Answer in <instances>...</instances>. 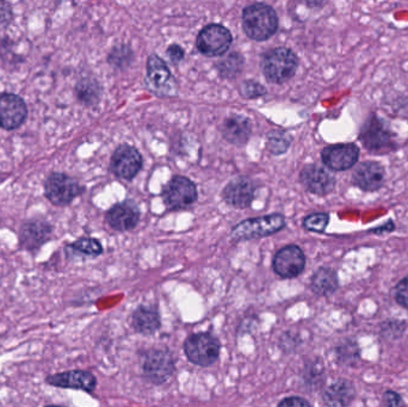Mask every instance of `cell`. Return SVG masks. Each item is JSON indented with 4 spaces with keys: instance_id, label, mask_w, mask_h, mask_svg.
<instances>
[{
    "instance_id": "cell-9",
    "label": "cell",
    "mask_w": 408,
    "mask_h": 407,
    "mask_svg": "<svg viewBox=\"0 0 408 407\" xmlns=\"http://www.w3.org/2000/svg\"><path fill=\"white\" fill-rule=\"evenodd\" d=\"M233 42L230 30L221 24H209L200 30L196 40V47L205 56H223Z\"/></svg>"
},
{
    "instance_id": "cell-18",
    "label": "cell",
    "mask_w": 408,
    "mask_h": 407,
    "mask_svg": "<svg viewBox=\"0 0 408 407\" xmlns=\"http://www.w3.org/2000/svg\"><path fill=\"white\" fill-rule=\"evenodd\" d=\"M45 382L60 388L79 389L85 392H92L97 386L96 378L86 370H70L60 374L50 375L45 379Z\"/></svg>"
},
{
    "instance_id": "cell-30",
    "label": "cell",
    "mask_w": 408,
    "mask_h": 407,
    "mask_svg": "<svg viewBox=\"0 0 408 407\" xmlns=\"http://www.w3.org/2000/svg\"><path fill=\"white\" fill-rule=\"evenodd\" d=\"M328 222H330V215L327 213H313L304 218V227L311 232L323 233L326 230Z\"/></svg>"
},
{
    "instance_id": "cell-4",
    "label": "cell",
    "mask_w": 408,
    "mask_h": 407,
    "mask_svg": "<svg viewBox=\"0 0 408 407\" xmlns=\"http://www.w3.org/2000/svg\"><path fill=\"white\" fill-rule=\"evenodd\" d=\"M284 226H286V218L281 214L247 218L234 227L232 238L234 240H249L257 238L269 237L279 232Z\"/></svg>"
},
{
    "instance_id": "cell-27",
    "label": "cell",
    "mask_w": 408,
    "mask_h": 407,
    "mask_svg": "<svg viewBox=\"0 0 408 407\" xmlns=\"http://www.w3.org/2000/svg\"><path fill=\"white\" fill-rule=\"evenodd\" d=\"M70 248L73 251L79 252L82 255H91V257H97V255H102V252H103L102 244L93 238H80L79 240L75 241Z\"/></svg>"
},
{
    "instance_id": "cell-37",
    "label": "cell",
    "mask_w": 408,
    "mask_h": 407,
    "mask_svg": "<svg viewBox=\"0 0 408 407\" xmlns=\"http://www.w3.org/2000/svg\"><path fill=\"white\" fill-rule=\"evenodd\" d=\"M45 407H59V406H55V405H49V406H45Z\"/></svg>"
},
{
    "instance_id": "cell-12",
    "label": "cell",
    "mask_w": 408,
    "mask_h": 407,
    "mask_svg": "<svg viewBox=\"0 0 408 407\" xmlns=\"http://www.w3.org/2000/svg\"><path fill=\"white\" fill-rule=\"evenodd\" d=\"M360 159V148L355 144H331L323 148L321 160L332 171H346Z\"/></svg>"
},
{
    "instance_id": "cell-11",
    "label": "cell",
    "mask_w": 408,
    "mask_h": 407,
    "mask_svg": "<svg viewBox=\"0 0 408 407\" xmlns=\"http://www.w3.org/2000/svg\"><path fill=\"white\" fill-rule=\"evenodd\" d=\"M141 154L136 148L130 144H123L116 148L110 162V170L116 177L130 181L142 169Z\"/></svg>"
},
{
    "instance_id": "cell-20",
    "label": "cell",
    "mask_w": 408,
    "mask_h": 407,
    "mask_svg": "<svg viewBox=\"0 0 408 407\" xmlns=\"http://www.w3.org/2000/svg\"><path fill=\"white\" fill-rule=\"evenodd\" d=\"M140 220V211L131 201L117 204L107 213L109 226L119 232L133 230Z\"/></svg>"
},
{
    "instance_id": "cell-25",
    "label": "cell",
    "mask_w": 408,
    "mask_h": 407,
    "mask_svg": "<svg viewBox=\"0 0 408 407\" xmlns=\"http://www.w3.org/2000/svg\"><path fill=\"white\" fill-rule=\"evenodd\" d=\"M216 67L225 78H235L244 68V56L239 53H230L225 59L220 60Z\"/></svg>"
},
{
    "instance_id": "cell-32",
    "label": "cell",
    "mask_w": 408,
    "mask_h": 407,
    "mask_svg": "<svg viewBox=\"0 0 408 407\" xmlns=\"http://www.w3.org/2000/svg\"><path fill=\"white\" fill-rule=\"evenodd\" d=\"M397 301L402 307L408 308V278L401 280L395 289Z\"/></svg>"
},
{
    "instance_id": "cell-24",
    "label": "cell",
    "mask_w": 408,
    "mask_h": 407,
    "mask_svg": "<svg viewBox=\"0 0 408 407\" xmlns=\"http://www.w3.org/2000/svg\"><path fill=\"white\" fill-rule=\"evenodd\" d=\"M313 292L318 295H330L333 294L338 288V278L335 271L330 268H320L313 275L311 283Z\"/></svg>"
},
{
    "instance_id": "cell-34",
    "label": "cell",
    "mask_w": 408,
    "mask_h": 407,
    "mask_svg": "<svg viewBox=\"0 0 408 407\" xmlns=\"http://www.w3.org/2000/svg\"><path fill=\"white\" fill-rule=\"evenodd\" d=\"M11 19L12 12L10 5L6 3H0V28L8 26Z\"/></svg>"
},
{
    "instance_id": "cell-33",
    "label": "cell",
    "mask_w": 408,
    "mask_h": 407,
    "mask_svg": "<svg viewBox=\"0 0 408 407\" xmlns=\"http://www.w3.org/2000/svg\"><path fill=\"white\" fill-rule=\"evenodd\" d=\"M383 403L387 407H404V405L402 398L393 391H388L383 394Z\"/></svg>"
},
{
    "instance_id": "cell-19",
    "label": "cell",
    "mask_w": 408,
    "mask_h": 407,
    "mask_svg": "<svg viewBox=\"0 0 408 407\" xmlns=\"http://www.w3.org/2000/svg\"><path fill=\"white\" fill-rule=\"evenodd\" d=\"M52 236V226L41 220L28 221L19 231V244L24 250L35 251L41 248Z\"/></svg>"
},
{
    "instance_id": "cell-1",
    "label": "cell",
    "mask_w": 408,
    "mask_h": 407,
    "mask_svg": "<svg viewBox=\"0 0 408 407\" xmlns=\"http://www.w3.org/2000/svg\"><path fill=\"white\" fill-rule=\"evenodd\" d=\"M242 29L251 40L267 41L279 29V17L269 5L251 4L242 11Z\"/></svg>"
},
{
    "instance_id": "cell-10",
    "label": "cell",
    "mask_w": 408,
    "mask_h": 407,
    "mask_svg": "<svg viewBox=\"0 0 408 407\" xmlns=\"http://www.w3.org/2000/svg\"><path fill=\"white\" fill-rule=\"evenodd\" d=\"M146 380L154 385H161L175 373V361L170 352L160 349L149 350L142 363Z\"/></svg>"
},
{
    "instance_id": "cell-3",
    "label": "cell",
    "mask_w": 408,
    "mask_h": 407,
    "mask_svg": "<svg viewBox=\"0 0 408 407\" xmlns=\"http://www.w3.org/2000/svg\"><path fill=\"white\" fill-rule=\"evenodd\" d=\"M360 140L367 152L372 154H387L397 149L395 135L375 115H371L364 123Z\"/></svg>"
},
{
    "instance_id": "cell-22",
    "label": "cell",
    "mask_w": 408,
    "mask_h": 407,
    "mask_svg": "<svg viewBox=\"0 0 408 407\" xmlns=\"http://www.w3.org/2000/svg\"><path fill=\"white\" fill-rule=\"evenodd\" d=\"M355 387L346 380H338L323 393V401L331 407L348 406L355 398Z\"/></svg>"
},
{
    "instance_id": "cell-26",
    "label": "cell",
    "mask_w": 408,
    "mask_h": 407,
    "mask_svg": "<svg viewBox=\"0 0 408 407\" xmlns=\"http://www.w3.org/2000/svg\"><path fill=\"white\" fill-rule=\"evenodd\" d=\"M77 95L79 100L84 103H96L97 100H100V85L96 80L84 79L77 86Z\"/></svg>"
},
{
    "instance_id": "cell-17",
    "label": "cell",
    "mask_w": 408,
    "mask_h": 407,
    "mask_svg": "<svg viewBox=\"0 0 408 407\" xmlns=\"http://www.w3.org/2000/svg\"><path fill=\"white\" fill-rule=\"evenodd\" d=\"M256 189L254 181L246 176H240L232 179L225 186L222 191L223 200L232 207L247 208L252 204Z\"/></svg>"
},
{
    "instance_id": "cell-15",
    "label": "cell",
    "mask_w": 408,
    "mask_h": 407,
    "mask_svg": "<svg viewBox=\"0 0 408 407\" xmlns=\"http://www.w3.org/2000/svg\"><path fill=\"white\" fill-rule=\"evenodd\" d=\"M353 184L367 193H374L382 188L386 181V170L377 162H364L353 174Z\"/></svg>"
},
{
    "instance_id": "cell-2",
    "label": "cell",
    "mask_w": 408,
    "mask_h": 407,
    "mask_svg": "<svg viewBox=\"0 0 408 407\" xmlns=\"http://www.w3.org/2000/svg\"><path fill=\"white\" fill-rule=\"evenodd\" d=\"M299 67L296 54L284 48L270 49L262 58V70L265 78L274 84H283L293 78Z\"/></svg>"
},
{
    "instance_id": "cell-8",
    "label": "cell",
    "mask_w": 408,
    "mask_h": 407,
    "mask_svg": "<svg viewBox=\"0 0 408 407\" xmlns=\"http://www.w3.org/2000/svg\"><path fill=\"white\" fill-rule=\"evenodd\" d=\"M184 352L188 359L197 366H212L219 359L220 343L209 333H197L186 339Z\"/></svg>"
},
{
    "instance_id": "cell-36",
    "label": "cell",
    "mask_w": 408,
    "mask_h": 407,
    "mask_svg": "<svg viewBox=\"0 0 408 407\" xmlns=\"http://www.w3.org/2000/svg\"><path fill=\"white\" fill-rule=\"evenodd\" d=\"M279 407H311L306 400L299 396H291V398H286L279 403Z\"/></svg>"
},
{
    "instance_id": "cell-14",
    "label": "cell",
    "mask_w": 408,
    "mask_h": 407,
    "mask_svg": "<svg viewBox=\"0 0 408 407\" xmlns=\"http://www.w3.org/2000/svg\"><path fill=\"white\" fill-rule=\"evenodd\" d=\"M276 274L283 278H294L304 271L306 257L296 245H288L276 253L272 263Z\"/></svg>"
},
{
    "instance_id": "cell-7",
    "label": "cell",
    "mask_w": 408,
    "mask_h": 407,
    "mask_svg": "<svg viewBox=\"0 0 408 407\" xmlns=\"http://www.w3.org/2000/svg\"><path fill=\"white\" fill-rule=\"evenodd\" d=\"M146 85L154 95L159 97H173L177 95V83L172 77L171 70L158 56H149L147 60Z\"/></svg>"
},
{
    "instance_id": "cell-5",
    "label": "cell",
    "mask_w": 408,
    "mask_h": 407,
    "mask_svg": "<svg viewBox=\"0 0 408 407\" xmlns=\"http://www.w3.org/2000/svg\"><path fill=\"white\" fill-rule=\"evenodd\" d=\"M84 193V188L68 174L54 172L45 181V195L50 204L65 207Z\"/></svg>"
},
{
    "instance_id": "cell-28",
    "label": "cell",
    "mask_w": 408,
    "mask_h": 407,
    "mask_svg": "<svg viewBox=\"0 0 408 407\" xmlns=\"http://www.w3.org/2000/svg\"><path fill=\"white\" fill-rule=\"evenodd\" d=\"M133 60V52L127 46H117L109 54L108 63L115 68H123Z\"/></svg>"
},
{
    "instance_id": "cell-16",
    "label": "cell",
    "mask_w": 408,
    "mask_h": 407,
    "mask_svg": "<svg viewBox=\"0 0 408 407\" xmlns=\"http://www.w3.org/2000/svg\"><path fill=\"white\" fill-rule=\"evenodd\" d=\"M300 181L309 193L319 196L328 195L335 188V178L323 167L316 164L304 167V170L301 171Z\"/></svg>"
},
{
    "instance_id": "cell-13",
    "label": "cell",
    "mask_w": 408,
    "mask_h": 407,
    "mask_svg": "<svg viewBox=\"0 0 408 407\" xmlns=\"http://www.w3.org/2000/svg\"><path fill=\"white\" fill-rule=\"evenodd\" d=\"M28 107L23 98L15 93L0 95V128L15 130L26 122Z\"/></svg>"
},
{
    "instance_id": "cell-21",
    "label": "cell",
    "mask_w": 408,
    "mask_h": 407,
    "mask_svg": "<svg viewBox=\"0 0 408 407\" xmlns=\"http://www.w3.org/2000/svg\"><path fill=\"white\" fill-rule=\"evenodd\" d=\"M221 133L223 139L230 144L244 146L251 137L252 126L249 120L244 116L233 115L223 121Z\"/></svg>"
},
{
    "instance_id": "cell-29",
    "label": "cell",
    "mask_w": 408,
    "mask_h": 407,
    "mask_svg": "<svg viewBox=\"0 0 408 407\" xmlns=\"http://www.w3.org/2000/svg\"><path fill=\"white\" fill-rule=\"evenodd\" d=\"M289 146L290 139L286 137V133L274 132L267 137V149L275 156L286 153Z\"/></svg>"
},
{
    "instance_id": "cell-35",
    "label": "cell",
    "mask_w": 408,
    "mask_h": 407,
    "mask_svg": "<svg viewBox=\"0 0 408 407\" xmlns=\"http://www.w3.org/2000/svg\"><path fill=\"white\" fill-rule=\"evenodd\" d=\"M167 56L170 58L172 63H178L184 59V51L178 45H171L167 48Z\"/></svg>"
},
{
    "instance_id": "cell-31",
    "label": "cell",
    "mask_w": 408,
    "mask_h": 407,
    "mask_svg": "<svg viewBox=\"0 0 408 407\" xmlns=\"http://www.w3.org/2000/svg\"><path fill=\"white\" fill-rule=\"evenodd\" d=\"M240 93L244 98L252 100V98L263 97L267 93V89L256 80H246L240 86Z\"/></svg>"
},
{
    "instance_id": "cell-23",
    "label": "cell",
    "mask_w": 408,
    "mask_h": 407,
    "mask_svg": "<svg viewBox=\"0 0 408 407\" xmlns=\"http://www.w3.org/2000/svg\"><path fill=\"white\" fill-rule=\"evenodd\" d=\"M134 329L142 334H152L160 327V315L156 308L140 306L131 317Z\"/></svg>"
},
{
    "instance_id": "cell-6",
    "label": "cell",
    "mask_w": 408,
    "mask_h": 407,
    "mask_svg": "<svg viewBox=\"0 0 408 407\" xmlns=\"http://www.w3.org/2000/svg\"><path fill=\"white\" fill-rule=\"evenodd\" d=\"M163 204L170 211H182L191 207L197 201V188L189 178L176 176L163 186Z\"/></svg>"
}]
</instances>
